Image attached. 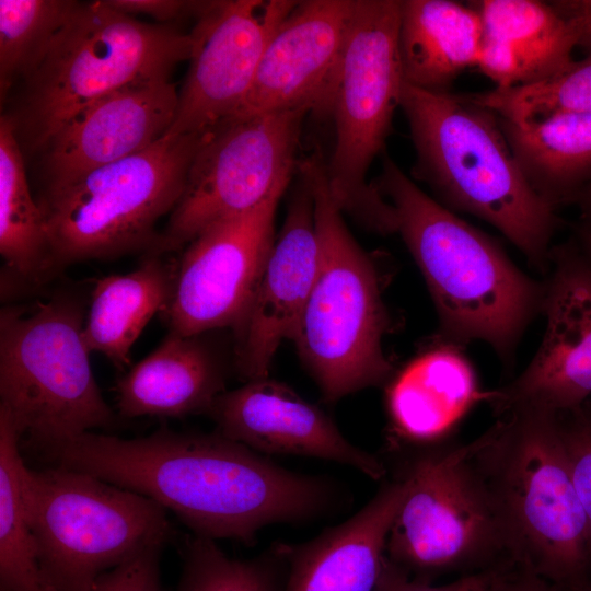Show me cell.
<instances>
[{
  "mask_svg": "<svg viewBox=\"0 0 591 591\" xmlns=\"http://www.w3.org/2000/svg\"><path fill=\"white\" fill-rule=\"evenodd\" d=\"M576 242L591 262V220L580 219L576 225Z\"/></svg>",
  "mask_w": 591,
  "mask_h": 591,
  "instance_id": "38",
  "label": "cell"
},
{
  "mask_svg": "<svg viewBox=\"0 0 591 591\" xmlns=\"http://www.w3.org/2000/svg\"><path fill=\"white\" fill-rule=\"evenodd\" d=\"M308 107L227 119L197 150L184 192L148 254L186 247L210 225L246 212L298 167V148Z\"/></svg>",
  "mask_w": 591,
  "mask_h": 591,
  "instance_id": "12",
  "label": "cell"
},
{
  "mask_svg": "<svg viewBox=\"0 0 591 591\" xmlns=\"http://www.w3.org/2000/svg\"><path fill=\"white\" fill-rule=\"evenodd\" d=\"M176 264L165 255L148 254L137 269L95 281L83 327L90 352L104 355L118 370L129 364L134 343L170 304Z\"/></svg>",
  "mask_w": 591,
  "mask_h": 591,
  "instance_id": "25",
  "label": "cell"
},
{
  "mask_svg": "<svg viewBox=\"0 0 591 591\" xmlns=\"http://www.w3.org/2000/svg\"><path fill=\"white\" fill-rule=\"evenodd\" d=\"M21 480L39 566L53 591H89L102 573L176 536L157 501L94 475L24 463Z\"/></svg>",
  "mask_w": 591,
  "mask_h": 591,
  "instance_id": "9",
  "label": "cell"
},
{
  "mask_svg": "<svg viewBox=\"0 0 591 591\" xmlns=\"http://www.w3.org/2000/svg\"><path fill=\"white\" fill-rule=\"evenodd\" d=\"M551 264L542 344L520 375L486 393L497 416L563 413L591 398V262L575 240L553 247Z\"/></svg>",
  "mask_w": 591,
  "mask_h": 591,
  "instance_id": "15",
  "label": "cell"
},
{
  "mask_svg": "<svg viewBox=\"0 0 591 591\" xmlns=\"http://www.w3.org/2000/svg\"><path fill=\"white\" fill-rule=\"evenodd\" d=\"M84 322L83 304L67 293L1 310L0 408L36 451L116 424L91 368Z\"/></svg>",
  "mask_w": 591,
  "mask_h": 591,
  "instance_id": "7",
  "label": "cell"
},
{
  "mask_svg": "<svg viewBox=\"0 0 591 591\" xmlns=\"http://www.w3.org/2000/svg\"><path fill=\"white\" fill-rule=\"evenodd\" d=\"M209 132L165 135L136 154L45 187L37 204L56 273L83 260L149 252L159 237L157 222L179 201Z\"/></svg>",
  "mask_w": 591,
  "mask_h": 591,
  "instance_id": "8",
  "label": "cell"
},
{
  "mask_svg": "<svg viewBox=\"0 0 591 591\" xmlns=\"http://www.w3.org/2000/svg\"><path fill=\"white\" fill-rule=\"evenodd\" d=\"M114 9L128 15L146 14L159 21H172L187 15L199 18L210 1L182 0H106Z\"/></svg>",
  "mask_w": 591,
  "mask_h": 591,
  "instance_id": "35",
  "label": "cell"
},
{
  "mask_svg": "<svg viewBox=\"0 0 591 591\" xmlns=\"http://www.w3.org/2000/svg\"><path fill=\"white\" fill-rule=\"evenodd\" d=\"M500 124L526 179L555 209L591 182V114Z\"/></svg>",
  "mask_w": 591,
  "mask_h": 591,
  "instance_id": "26",
  "label": "cell"
},
{
  "mask_svg": "<svg viewBox=\"0 0 591 591\" xmlns=\"http://www.w3.org/2000/svg\"><path fill=\"white\" fill-rule=\"evenodd\" d=\"M183 570L176 591H283L286 543H275L248 559L228 556L215 540L190 534L183 544Z\"/></svg>",
  "mask_w": 591,
  "mask_h": 591,
  "instance_id": "29",
  "label": "cell"
},
{
  "mask_svg": "<svg viewBox=\"0 0 591 591\" xmlns=\"http://www.w3.org/2000/svg\"><path fill=\"white\" fill-rule=\"evenodd\" d=\"M200 335L169 332L161 344L116 383L120 416L184 417L206 414L227 391V371Z\"/></svg>",
  "mask_w": 591,
  "mask_h": 591,
  "instance_id": "22",
  "label": "cell"
},
{
  "mask_svg": "<svg viewBox=\"0 0 591 591\" xmlns=\"http://www.w3.org/2000/svg\"><path fill=\"white\" fill-rule=\"evenodd\" d=\"M296 175L282 228L248 311L234 331L235 367L245 382L268 378L281 341L294 336L316 278L320 246L313 193L299 167Z\"/></svg>",
  "mask_w": 591,
  "mask_h": 591,
  "instance_id": "17",
  "label": "cell"
},
{
  "mask_svg": "<svg viewBox=\"0 0 591 591\" xmlns=\"http://www.w3.org/2000/svg\"><path fill=\"white\" fill-rule=\"evenodd\" d=\"M505 568L506 566L465 573L451 582L436 586L430 581L410 576L385 557L374 591H490Z\"/></svg>",
  "mask_w": 591,
  "mask_h": 591,
  "instance_id": "34",
  "label": "cell"
},
{
  "mask_svg": "<svg viewBox=\"0 0 591 591\" xmlns=\"http://www.w3.org/2000/svg\"><path fill=\"white\" fill-rule=\"evenodd\" d=\"M517 566L576 586L591 564L589 533L556 413L514 410L473 441Z\"/></svg>",
  "mask_w": 591,
  "mask_h": 591,
  "instance_id": "4",
  "label": "cell"
},
{
  "mask_svg": "<svg viewBox=\"0 0 591 591\" xmlns=\"http://www.w3.org/2000/svg\"><path fill=\"white\" fill-rule=\"evenodd\" d=\"M178 92L170 79L134 83L69 118L42 149L46 187L136 154L172 126Z\"/></svg>",
  "mask_w": 591,
  "mask_h": 591,
  "instance_id": "19",
  "label": "cell"
},
{
  "mask_svg": "<svg viewBox=\"0 0 591 591\" xmlns=\"http://www.w3.org/2000/svg\"><path fill=\"white\" fill-rule=\"evenodd\" d=\"M296 3L210 1L190 31L189 70L167 136L207 134L236 113L269 39Z\"/></svg>",
  "mask_w": 591,
  "mask_h": 591,
  "instance_id": "14",
  "label": "cell"
},
{
  "mask_svg": "<svg viewBox=\"0 0 591 591\" xmlns=\"http://www.w3.org/2000/svg\"><path fill=\"white\" fill-rule=\"evenodd\" d=\"M575 201L581 211L580 219L591 220V182L581 189Z\"/></svg>",
  "mask_w": 591,
  "mask_h": 591,
  "instance_id": "39",
  "label": "cell"
},
{
  "mask_svg": "<svg viewBox=\"0 0 591 591\" xmlns=\"http://www.w3.org/2000/svg\"><path fill=\"white\" fill-rule=\"evenodd\" d=\"M556 9L571 23L578 46L591 51V0L552 1Z\"/></svg>",
  "mask_w": 591,
  "mask_h": 591,
  "instance_id": "36",
  "label": "cell"
},
{
  "mask_svg": "<svg viewBox=\"0 0 591 591\" xmlns=\"http://www.w3.org/2000/svg\"><path fill=\"white\" fill-rule=\"evenodd\" d=\"M406 493L386 541V557L410 576L515 565L473 443L424 448L397 473Z\"/></svg>",
  "mask_w": 591,
  "mask_h": 591,
  "instance_id": "11",
  "label": "cell"
},
{
  "mask_svg": "<svg viewBox=\"0 0 591 591\" xmlns=\"http://www.w3.org/2000/svg\"><path fill=\"white\" fill-rule=\"evenodd\" d=\"M406 493L398 474L354 515L310 541L287 544L283 591H374L386 541Z\"/></svg>",
  "mask_w": 591,
  "mask_h": 591,
  "instance_id": "20",
  "label": "cell"
},
{
  "mask_svg": "<svg viewBox=\"0 0 591 591\" xmlns=\"http://www.w3.org/2000/svg\"><path fill=\"white\" fill-rule=\"evenodd\" d=\"M37 452L50 466L84 472L157 501L195 535L247 546L266 526L313 522L350 499L331 477L285 468L216 431L160 427L134 439L89 431Z\"/></svg>",
  "mask_w": 591,
  "mask_h": 591,
  "instance_id": "1",
  "label": "cell"
},
{
  "mask_svg": "<svg viewBox=\"0 0 591 591\" xmlns=\"http://www.w3.org/2000/svg\"><path fill=\"white\" fill-rule=\"evenodd\" d=\"M162 549V546L150 547L102 573L89 591H162L159 567Z\"/></svg>",
  "mask_w": 591,
  "mask_h": 591,
  "instance_id": "33",
  "label": "cell"
},
{
  "mask_svg": "<svg viewBox=\"0 0 591 591\" xmlns=\"http://www.w3.org/2000/svg\"><path fill=\"white\" fill-rule=\"evenodd\" d=\"M77 3L0 0L1 100L15 81H24L42 63Z\"/></svg>",
  "mask_w": 591,
  "mask_h": 591,
  "instance_id": "30",
  "label": "cell"
},
{
  "mask_svg": "<svg viewBox=\"0 0 591 591\" xmlns=\"http://www.w3.org/2000/svg\"><path fill=\"white\" fill-rule=\"evenodd\" d=\"M474 371L454 346L414 358L389 383L391 442L428 445L444 437L475 402L485 399Z\"/></svg>",
  "mask_w": 591,
  "mask_h": 591,
  "instance_id": "23",
  "label": "cell"
},
{
  "mask_svg": "<svg viewBox=\"0 0 591 591\" xmlns=\"http://www.w3.org/2000/svg\"><path fill=\"white\" fill-rule=\"evenodd\" d=\"M192 33L149 24L106 0L78 2L9 116L20 143L43 149L74 114L124 86L170 79L189 60Z\"/></svg>",
  "mask_w": 591,
  "mask_h": 591,
  "instance_id": "6",
  "label": "cell"
},
{
  "mask_svg": "<svg viewBox=\"0 0 591 591\" xmlns=\"http://www.w3.org/2000/svg\"><path fill=\"white\" fill-rule=\"evenodd\" d=\"M490 591H555V589L540 576L513 565L500 572Z\"/></svg>",
  "mask_w": 591,
  "mask_h": 591,
  "instance_id": "37",
  "label": "cell"
},
{
  "mask_svg": "<svg viewBox=\"0 0 591 591\" xmlns=\"http://www.w3.org/2000/svg\"><path fill=\"white\" fill-rule=\"evenodd\" d=\"M470 96L500 119L514 124L556 114H591V51L546 79Z\"/></svg>",
  "mask_w": 591,
  "mask_h": 591,
  "instance_id": "31",
  "label": "cell"
},
{
  "mask_svg": "<svg viewBox=\"0 0 591 591\" xmlns=\"http://www.w3.org/2000/svg\"><path fill=\"white\" fill-rule=\"evenodd\" d=\"M216 432L264 454L326 460L373 480L386 475L376 455L350 442L316 405L288 385L269 379L245 382L219 395L207 413Z\"/></svg>",
  "mask_w": 591,
  "mask_h": 591,
  "instance_id": "18",
  "label": "cell"
},
{
  "mask_svg": "<svg viewBox=\"0 0 591 591\" xmlns=\"http://www.w3.org/2000/svg\"><path fill=\"white\" fill-rule=\"evenodd\" d=\"M483 21L470 4L449 0H401L398 47L404 82L449 92L467 68L476 67Z\"/></svg>",
  "mask_w": 591,
  "mask_h": 591,
  "instance_id": "24",
  "label": "cell"
},
{
  "mask_svg": "<svg viewBox=\"0 0 591 591\" xmlns=\"http://www.w3.org/2000/svg\"><path fill=\"white\" fill-rule=\"evenodd\" d=\"M586 403H587L588 405L591 406V398H590L588 402H586Z\"/></svg>",
  "mask_w": 591,
  "mask_h": 591,
  "instance_id": "40",
  "label": "cell"
},
{
  "mask_svg": "<svg viewBox=\"0 0 591 591\" xmlns=\"http://www.w3.org/2000/svg\"><path fill=\"white\" fill-rule=\"evenodd\" d=\"M355 4L297 1L269 39L254 82L231 118L298 107L328 114Z\"/></svg>",
  "mask_w": 591,
  "mask_h": 591,
  "instance_id": "16",
  "label": "cell"
},
{
  "mask_svg": "<svg viewBox=\"0 0 591 591\" xmlns=\"http://www.w3.org/2000/svg\"><path fill=\"white\" fill-rule=\"evenodd\" d=\"M393 206L397 233L433 300L443 344H489L505 363L543 312L546 283L526 276L490 236L421 190L384 154L372 181Z\"/></svg>",
  "mask_w": 591,
  "mask_h": 591,
  "instance_id": "2",
  "label": "cell"
},
{
  "mask_svg": "<svg viewBox=\"0 0 591 591\" xmlns=\"http://www.w3.org/2000/svg\"><path fill=\"white\" fill-rule=\"evenodd\" d=\"M288 185L255 208L210 225L185 247L162 313L169 332L192 336L241 325L274 245L276 210Z\"/></svg>",
  "mask_w": 591,
  "mask_h": 591,
  "instance_id": "13",
  "label": "cell"
},
{
  "mask_svg": "<svg viewBox=\"0 0 591 591\" xmlns=\"http://www.w3.org/2000/svg\"><path fill=\"white\" fill-rule=\"evenodd\" d=\"M573 484L586 515L591 557V406L556 413Z\"/></svg>",
  "mask_w": 591,
  "mask_h": 591,
  "instance_id": "32",
  "label": "cell"
},
{
  "mask_svg": "<svg viewBox=\"0 0 591 591\" xmlns=\"http://www.w3.org/2000/svg\"><path fill=\"white\" fill-rule=\"evenodd\" d=\"M399 23L401 0H356L328 111L335 125L325 162L331 196L343 213L380 234L396 233L397 219L368 173L401 104Z\"/></svg>",
  "mask_w": 591,
  "mask_h": 591,
  "instance_id": "10",
  "label": "cell"
},
{
  "mask_svg": "<svg viewBox=\"0 0 591 591\" xmlns=\"http://www.w3.org/2000/svg\"><path fill=\"white\" fill-rule=\"evenodd\" d=\"M0 253L10 275L26 285H39L57 274L43 213L31 195L21 143L8 115L0 119Z\"/></svg>",
  "mask_w": 591,
  "mask_h": 591,
  "instance_id": "27",
  "label": "cell"
},
{
  "mask_svg": "<svg viewBox=\"0 0 591 591\" xmlns=\"http://www.w3.org/2000/svg\"><path fill=\"white\" fill-rule=\"evenodd\" d=\"M314 198L316 278L292 338L323 398L334 403L391 379L383 350L390 317L373 258L348 230L318 152L300 160Z\"/></svg>",
  "mask_w": 591,
  "mask_h": 591,
  "instance_id": "5",
  "label": "cell"
},
{
  "mask_svg": "<svg viewBox=\"0 0 591 591\" xmlns=\"http://www.w3.org/2000/svg\"><path fill=\"white\" fill-rule=\"evenodd\" d=\"M21 434L0 408V584L1 591H53L38 560L22 491Z\"/></svg>",
  "mask_w": 591,
  "mask_h": 591,
  "instance_id": "28",
  "label": "cell"
},
{
  "mask_svg": "<svg viewBox=\"0 0 591 591\" xmlns=\"http://www.w3.org/2000/svg\"><path fill=\"white\" fill-rule=\"evenodd\" d=\"M484 37L477 68L496 88L546 79L569 66L578 37L553 2L480 0Z\"/></svg>",
  "mask_w": 591,
  "mask_h": 591,
  "instance_id": "21",
  "label": "cell"
},
{
  "mask_svg": "<svg viewBox=\"0 0 591 591\" xmlns=\"http://www.w3.org/2000/svg\"><path fill=\"white\" fill-rule=\"evenodd\" d=\"M399 107L416 153L413 176L448 209L494 225L544 270L559 219L523 174L499 117L470 94L430 92L406 82Z\"/></svg>",
  "mask_w": 591,
  "mask_h": 591,
  "instance_id": "3",
  "label": "cell"
}]
</instances>
